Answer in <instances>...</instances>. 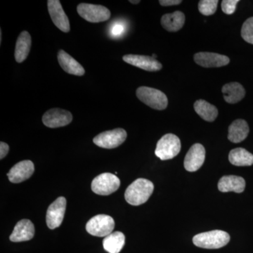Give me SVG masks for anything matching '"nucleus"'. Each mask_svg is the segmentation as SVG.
<instances>
[{"mask_svg":"<svg viewBox=\"0 0 253 253\" xmlns=\"http://www.w3.org/2000/svg\"><path fill=\"white\" fill-rule=\"evenodd\" d=\"M239 2V0H224L221 2V10L226 14H233L235 12L236 5Z\"/></svg>","mask_w":253,"mask_h":253,"instance_id":"cd10ccee","label":"nucleus"},{"mask_svg":"<svg viewBox=\"0 0 253 253\" xmlns=\"http://www.w3.org/2000/svg\"><path fill=\"white\" fill-rule=\"evenodd\" d=\"M35 171L33 163L29 160L22 161L16 163L7 173L8 178L11 182L14 184L23 182L29 179Z\"/></svg>","mask_w":253,"mask_h":253,"instance_id":"4468645a","label":"nucleus"},{"mask_svg":"<svg viewBox=\"0 0 253 253\" xmlns=\"http://www.w3.org/2000/svg\"><path fill=\"white\" fill-rule=\"evenodd\" d=\"M66 209V199L63 196L54 201L46 211V225L50 229H55L61 226Z\"/></svg>","mask_w":253,"mask_h":253,"instance_id":"1a4fd4ad","label":"nucleus"},{"mask_svg":"<svg viewBox=\"0 0 253 253\" xmlns=\"http://www.w3.org/2000/svg\"><path fill=\"white\" fill-rule=\"evenodd\" d=\"M249 126L244 120H236L229 126L228 139L233 143L241 142L249 135Z\"/></svg>","mask_w":253,"mask_h":253,"instance_id":"412c9836","label":"nucleus"},{"mask_svg":"<svg viewBox=\"0 0 253 253\" xmlns=\"http://www.w3.org/2000/svg\"><path fill=\"white\" fill-rule=\"evenodd\" d=\"M218 3V0H201L199 3L200 13L204 16L214 14L217 11Z\"/></svg>","mask_w":253,"mask_h":253,"instance_id":"a878e982","label":"nucleus"},{"mask_svg":"<svg viewBox=\"0 0 253 253\" xmlns=\"http://www.w3.org/2000/svg\"><path fill=\"white\" fill-rule=\"evenodd\" d=\"M180 150L179 138L173 134H167L158 141L155 154L161 161H167L177 156Z\"/></svg>","mask_w":253,"mask_h":253,"instance_id":"20e7f679","label":"nucleus"},{"mask_svg":"<svg viewBox=\"0 0 253 253\" xmlns=\"http://www.w3.org/2000/svg\"><path fill=\"white\" fill-rule=\"evenodd\" d=\"M129 2L131 3V4H139V2H140V1H139V0H135V1L130 0V1H129Z\"/></svg>","mask_w":253,"mask_h":253,"instance_id":"2f4dec72","label":"nucleus"},{"mask_svg":"<svg viewBox=\"0 0 253 253\" xmlns=\"http://www.w3.org/2000/svg\"><path fill=\"white\" fill-rule=\"evenodd\" d=\"M206 159V149L201 144H195L190 148L184 159V168L189 172H196L202 167Z\"/></svg>","mask_w":253,"mask_h":253,"instance_id":"f8f14e48","label":"nucleus"},{"mask_svg":"<svg viewBox=\"0 0 253 253\" xmlns=\"http://www.w3.org/2000/svg\"><path fill=\"white\" fill-rule=\"evenodd\" d=\"M123 61L133 66L150 72H156L163 68L162 64L152 56L127 54L123 57Z\"/></svg>","mask_w":253,"mask_h":253,"instance_id":"ddd939ff","label":"nucleus"},{"mask_svg":"<svg viewBox=\"0 0 253 253\" xmlns=\"http://www.w3.org/2000/svg\"><path fill=\"white\" fill-rule=\"evenodd\" d=\"M229 234L221 230L201 233L193 238V243L195 246L206 249H220L229 244Z\"/></svg>","mask_w":253,"mask_h":253,"instance_id":"f03ea898","label":"nucleus"},{"mask_svg":"<svg viewBox=\"0 0 253 253\" xmlns=\"http://www.w3.org/2000/svg\"><path fill=\"white\" fill-rule=\"evenodd\" d=\"M48 11L52 22L63 33H68L71 29L69 19L63 11L59 0H49L47 1Z\"/></svg>","mask_w":253,"mask_h":253,"instance_id":"9b49d317","label":"nucleus"},{"mask_svg":"<svg viewBox=\"0 0 253 253\" xmlns=\"http://www.w3.org/2000/svg\"><path fill=\"white\" fill-rule=\"evenodd\" d=\"M126 131L122 128H117L113 130L100 133L93 139V142L96 146L106 149L117 148L126 140Z\"/></svg>","mask_w":253,"mask_h":253,"instance_id":"6e6552de","label":"nucleus"},{"mask_svg":"<svg viewBox=\"0 0 253 253\" xmlns=\"http://www.w3.org/2000/svg\"><path fill=\"white\" fill-rule=\"evenodd\" d=\"M57 57L59 65L65 72L78 76H83L85 73V71L81 63H78L64 50H60Z\"/></svg>","mask_w":253,"mask_h":253,"instance_id":"f3484780","label":"nucleus"},{"mask_svg":"<svg viewBox=\"0 0 253 253\" xmlns=\"http://www.w3.org/2000/svg\"><path fill=\"white\" fill-rule=\"evenodd\" d=\"M77 11L78 14L88 22H104L111 17L109 9L101 5L81 3L78 5Z\"/></svg>","mask_w":253,"mask_h":253,"instance_id":"0eeeda50","label":"nucleus"},{"mask_svg":"<svg viewBox=\"0 0 253 253\" xmlns=\"http://www.w3.org/2000/svg\"><path fill=\"white\" fill-rule=\"evenodd\" d=\"M246 188V181L241 176L235 175L224 176L219 179L218 189L221 192L242 193Z\"/></svg>","mask_w":253,"mask_h":253,"instance_id":"a211bd4d","label":"nucleus"},{"mask_svg":"<svg viewBox=\"0 0 253 253\" xmlns=\"http://www.w3.org/2000/svg\"><path fill=\"white\" fill-rule=\"evenodd\" d=\"M154 190V185L151 181L139 178L126 188L125 199L131 206H140L149 199Z\"/></svg>","mask_w":253,"mask_h":253,"instance_id":"f257e3e1","label":"nucleus"},{"mask_svg":"<svg viewBox=\"0 0 253 253\" xmlns=\"http://www.w3.org/2000/svg\"><path fill=\"white\" fill-rule=\"evenodd\" d=\"M241 36L245 41L253 44V17L248 18L243 24Z\"/></svg>","mask_w":253,"mask_h":253,"instance_id":"bb28decb","label":"nucleus"},{"mask_svg":"<svg viewBox=\"0 0 253 253\" xmlns=\"http://www.w3.org/2000/svg\"><path fill=\"white\" fill-rule=\"evenodd\" d=\"M182 2L181 0H161L160 4L164 6H174V5L180 4Z\"/></svg>","mask_w":253,"mask_h":253,"instance_id":"c756f323","label":"nucleus"},{"mask_svg":"<svg viewBox=\"0 0 253 253\" xmlns=\"http://www.w3.org/2000/svg\"><path fill=\"white\" fill-rule=\"evenodd\" d=\"M115 228V221L111 216L98 214L91 217L86 224V230L91 235L106 237Z\"/></svg>","mask_w":253,"mask_h":253,"instance_id":"423d86ee","label":"nucleus"},{"mask_svg":"<svg viewBox=\"0 0 253 253\" xmlns=\"http://www.w3.org/2000/svg\"><path fill=\"white\" fill-rule=\"evenodd\" d=\"M72 113L66 110L51 109L42 116L44 126L49 128H58L68 126L72 122Z\"/></svg>","mask_w":253,"mask_h":253,"instance_id":"9d476101","label":"nucleus"},{"mask_svg":"<svg viewBox=\"0 0 253 253\" xmlns=\"http://www.w3.org/2000/svg\"><path fill=\"white\" fill-rule=\"evenodd\" d=\"M121 186L119 178L111 173L106 172L99 174L93 179L91 190L100 196H109L116 192Z\"/></svg>","mask_w":253,"mask_h":253,"instance_id":"39448f33","label":"nucleus"},{"mask_svg":"<svg viewBox=\"0 0 253 253\" xmlns=\"http://www.w3.org/2000/svg\"><path fill=\"white\" fill-rule=\"evenodd\" d=\"M126 244V236L121 231L112 232L106 236L103 241V246L106 252L119 253Z\"/></svg>","mask_w":253,"mask_h":253,"instance_id":"5701e85b","label":"nucleus"},{"mask_svg":"<svg viewBox=\"0 0 253 253\" xmlns=\"http://www.w3.org/2000/svg\"><path fill=\"white\" fill-rule=\"evenodd\" d=\"M194 61L204 68H219L225 66L230 59L225 55L212 52H199L194 55Z\"/></svg>","mask_w":253,"mask_h":253,"instance_id":"2eb2a0df","label":"nucleus"},{"mask_svg":"<svg viewBox=\"0 0 253 253\" xmlns=\"http://www.w3.org/2000/svg\"><path fill=\"white\" fill-rule=\"evenodd\" d=\"M185 23V15L180 11H176L172 14L163 15L161 18V26L166 31L176 32L182 28Z\"/></svg>","mask_w":253,"mask_h":253,"instance_id":"4be33fe9","label":"nucleus"},{"mask_svg":"<svg viewBox=\"0 0 253 253\" xmlns=\"http://www.w3.org/2000/svg\"><path fill=\"white\" fill-rule=\"evenodd\" d=\"M196 113L208 122L215 121L218 116V110L214 105L210 104L204 99L197 100L194 105Z\"/></svg>","mask_w":253,"mask_h":253,"instance_id":"b1692460","label":"nucleus"},{"mask_svg":"<svg viewBox=\"0 0 253 253\" xmlns=\"http://www.w3.org/2000/svg\"><path fill=\"white\" fill-rule=\"evenodd\" d=\"M229 160L235 166H251L253 164V155L243 148H236L229 153Z\"/></svg>","mask_w":253,"mask_h":253,"instance_id":"393cba45","label":"nucleus"},{"mask_svg":"<svg viewBox=\"0 0 253 253\" xmlns=\"http://www.w3.org/2000/svg\"><path fill=\"white\" fill-rule=\"evenodd\" d=\"M152 57L154 58V59H156V57H157V56H156V54H153Z\"/></svg>","mask_w":253,"mask_h":253,"instance_id":"72a5a7b5","label":"nucleus"},{"mask_svg":"<svg viewBox=\"0 0 253 253\" xmlns=\"http://www.w3.org/2000/svg\"><path fill=\"white\" fill-rule=\"evenodd\" d=\"M0 43H1V39H2V35H1V30H0Z\"/></svg>","mask_w":253,"mask_h":253,"instance_id":"473e14b6","label":"nucleus"},{"mask_svg":"<svg viewBox=\"0 0 253 253\" xmlns=\"http://www.w3.org/2000/svg\"><path fill=\"white\" fill-rule=\"evenodd\" d=\"M136 94L141 102L152 109L163 111L168 107L167 96L157 89L149 86H140L136 89Z\"/></svg>","mask_w":253,"mask_h":253,"instance_id":"7ed1b4c3","label":"nucleus"},{"mask_svg":"<svg viewBox=\"0 0 253 253\" xmlns=\"http://www.w3.org/2000/svg\"><path fill=\"white\" fill-rule=\"evenodd\" d=\"M123 31L122 26H120L118 25V26H116L114 29H113V33H114V35H120Z\"/></svg>","mask_w":253,"mask_h":253,"instance_id":"7c9ffc66","label":"nucleus"},{"mask_svg":"<svg viewBox=\"0 0 253 253\" xmlns=\"http://www.w3.org/2000/svg\"><path fill=\"white\" fill-rule=\"evenodd\" d=\"M221 91H222L224 100L231 104L239 102L246 96V90L244 86L236 82L224 84L222 86Z\"/></svg>","mask_w":253,"mask_h":253,"instance_id":"aec40b11","label":"nucleus"},{"mask_svg":"<svg viewBox=\"0 0 253 253\" xmlns=\"http://www.w3.org/2000/svg\"><path fill=\"white\" fill-rule=\"evenodd\" d=\"M9 151V145L6 143L1 141L0 143V159L2 160L3 158L6 157Z\"/></svg>","mask_w":253,"mask_h":253,"instance_id":"c85d7f7f","label":"nucleus"},{"mask_svg":"<svg viewBox=\"0 0 253 253\" xmlns=\"http://www.w3.org/2000/svg\"><path fill=\"white\" fill-rule=\"evenodd\" d=\"M32 45L31 35L27 31H23L18 37L15 49V59L16 62L22 63L27 59Z\"/></svg>","mask_w":253,"mask_h":253,"instance_id":"6ab92c4d","label":"nucleus"},{"mask_svg":"<svg viewBox=\"0 0 253 253\" xmlns=\"http://www.w3.org/2000/svg\"><path fill=\"white\" fill-rule=\"evenodd\" d=\"M35 226L29 219H23L18 221L10 236L12 242H23L30 241L34 237Z\"/></svg>","mask_w":253,"mask_h":253,"instance_id":"dca6fc26","label":"nucleus"}]
</instances>
